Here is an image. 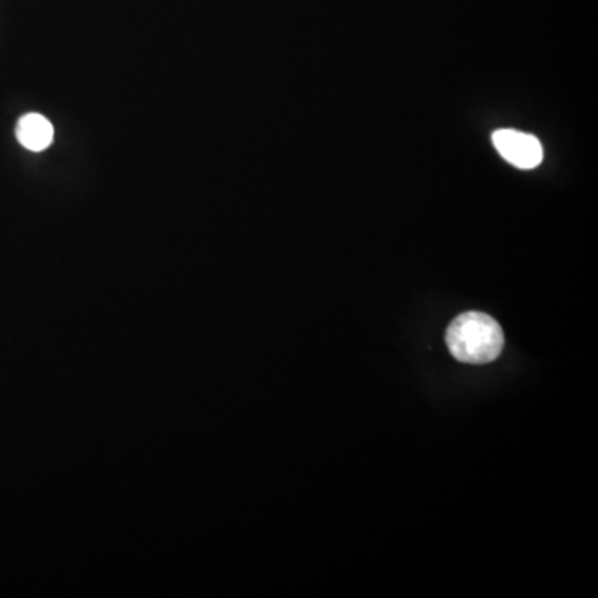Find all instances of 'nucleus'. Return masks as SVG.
<instances>
[{"label": "nucleus", "instance_id": "7ed1b4c3", "mask_svg": "<svg viewBox=\"0 0 598 598\" xmlns=\"http://www.w3.org/2000/svg\"><path fill=\"white\" fill-rule=\"evenodd\" d=\"M19 142L31 152H43L53 142V127L49 120L39 113H27L17 122L15 129Z\"/></svg>", "mask_w": 598, "mask_h": 598}, {"label": "nucleus", "instance_id": "f257e3e1", "mask_svg": "<svg viewBox=\"0 0 598 598\" xmlns=\"http://www.w3.org/2000/svg\"><path fill=\"white\" fill-rule=\"evenodd\" d=\"M445 345L451 355L464 364H488L501 356L504 333L489 314L467 311L448 324Z\"/></svg>", "mask_w": 598, "mask_h": 598}, {"label": "nucleus", "instance_id": "f03ea898", "mask_svg": "<svg viewBox=\"0 0 598 598\" xmlns=\"http://www.w3.org/2000/svg\"><path fill=\"white\" fill-rule=\"evenodd\" d=\"M492 143L505 162L521 170H533L542 164V143L530 133L511 129L498 130L492 133Z\"/></svg>", "mask_w": 598, "mask_h": 598}]
</instances>
